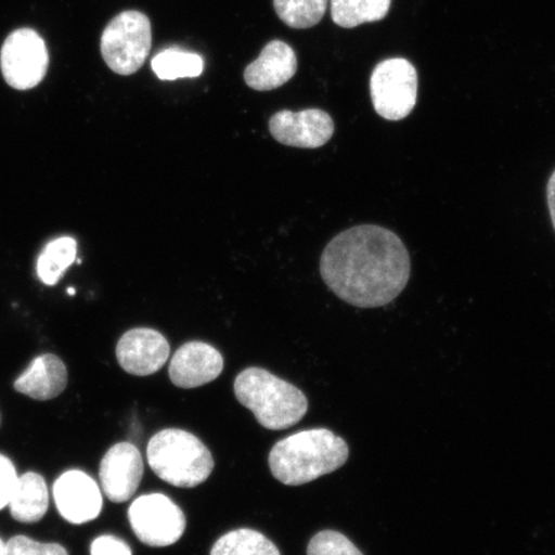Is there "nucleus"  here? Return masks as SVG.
Segmentation results:
<instances>
[{
    "label": "nucleus",
    "mask_w": 555,
    "mask_h": 555,
    "mask_svg": "<svg viewBox=\"0 0 555 555\" xmlns=\"http://www.w3.org/2000/svg\"><path fill=\"white\" fill-rule=\"evenodd\" d=\"M210 555H281V553L262 533L240 529L221 537L212 546Z\"/></svg>",
    "instance_id": "aec40b11"
},
{
    "label": "nucleus",
    "mask_w": 555,
    "mask_h": 555,
    "mask_svg": "<svg viewBox=\"0 0 555 555\" xmlns=\"http://www.w3.org/2000/svg\"><path fill=\"white\" fill-rule=\"evenodd\" d=\"M270 133L275 141L288 147L314 150L327 144L335 133V122L330 114L318 108L283 109L269 121Z\"/></svg>",
    "instance_id": "1a4fd4ad"
},
{
    "label": "nucleus",
    "mask_w": 555,
    "mask_h": 555,
    "mask_svg": "<svg viewBox=\"0 0 555 555\" xmlns=\"http://www.w3.org/2000/svg\"><path fill=\"white\" fill-rule=\"evenodd\" d=\"M371 96L374 109L385 120L400 121L411 115L418 99V74L412 62H379L371 76Z\"/></svg>",
    "instance_id": "423d86ee"
},
{
    "label": "nucleus",
    "mask_w": 555,
    "mask_h": 555,
    "mask_svg": "<svg viewBox=\"0 0 555 555\" xmlns=\"http://www.w3.org/2000/svg\"><path fill=\"white\" fill-rule=\"evenodd\" d=\"M78 254V243L73 237L53 240L44 247L38 259L37 272L46 286H55L73 266Z\"/></svg>",
    "instance_id": "a211bd4d"
},
{
    "label": "nucleus",
    "mask_w": 555,
    "mask_h": 555,
    "mask_svg": "<svg viewBox=\"0 0 555 555\" xmlns=\"http://www.w3.org/2000/svg\"><path fill=\"white\" fill-rule=\"evenodd\" d=\"M223 367L224 359L215 347L193 341L179 347L172 357L169 374L173 385L196 388L217 379Z\"/></svg>",
    "instance_id": "ddd939ff"
},
{
    "label": "nucleus",
    "mask_w": 555,
    "mask_h": 555,
    "mask_svg": "<svg viewBox=\"0 0 555 555\" xmlns=\"http://www.w3.org/2000/svg\"><path fill=\"white\" fill-rule=\"evenodd\" d=\"M128 517L137 538L149 546L176 544L186 526L183 511L163 494L138 498L130 505Z\"/></svg>",
    "instance_id": "6e6552de"
},
{
    "label": "nucleus",
    "mask_w": 555,
    "mask_h": 555,
    "mask_svg": "<svg viewBox=\"0 0 555 555\" xmlns=\"http://www.w3.org/2000/svg\"><path fill=\"white\" fill-rule=\"evenodd\" d=\"M170 345L162 333L150 328L130 330L116 346L117 362L133 376L157 373L168 362Z\"/></svg>",
    "instance_id": "f8f14e48"
},
{
    "label": "nucleus",
    "mask_w": 555,
    "mask_h": 555,
    "mask_svg": "<svg viewBox=\"0 0 555 555\" xmlns=\"http://www.w3.org/2000/svg\"><path fill=\"white\" fill-rule=\"evenodd\" d=\"M67 370L64 362L53 353L34 359L27 370L16 379L15 390L35 400L57 398L67 386Z\"/></svg>",
    "instance_id": "2eb2a0df"
},
{
    "label": "nucleus",
    "mask_w": 555,
    "mask_h": 555,
    "mask_svg": "<svg viewBox=\"0 0 555 555\" xmlns=\"http://www.w3.org/2000/svg\"><path fill=\"white\" fill-rule=\"evenodd\" d=\"M152 48L151 21L139 11H124L109 21L101 38L104 62L114 73L129 76L141 69Z\"/></svg>",
    "instance_id": "39448f33"
},
{
    "label": "nucleus",
    "mask_w": 555,
    "mask_h": 555,
    "mask_svg": "<svg viewBox=\"0 0 555 555\" xmlns=\"http://www.w3.org/2000/svg\"><path fill=\"white\" fill-rule=\"evenodd\" d=\"M349 460V447L330 429L301 431L276 442L269 467L278 481L301 486L341 468Z\"/></svg>",
    "instance_id": "f03ea898"
},
{
    "label": "nucleus",
    "mask_w": 555,
    "mask_h": 555,
    "mask_svg": "<svg viewBox=\"0 0 555 555\" xmlns=\"http://www.w3.org/2000/svg\"><path fill=\"white\" fill-rule=\"evenodd\" d=\"M411 255L400 240L379 225H358L339 233L325 247L321 274L343 301L360 309L386 307L405 289Z\"/></svg>",
    "instance_id": "f257e3e1"
},
{
    "label": "nucleus",
    "mask_w": 555,
    "mask_h": 555,
    "mask_svg": "<svg viewBox=\"0 0 555 555\" xmlns=\"http://www.w3.org/2000/svg\"><path fill=\"white\" fill-rule=\"evenodd\" d=\"M235 398L263 428L281 431L297 425L308 412V399L294 385L261 367H248L234 382Z\"/></svg>",
    "instance_id": "7ed1b4c3"
},
{
    "label": "nucleus",
    "mask_w": 555,
    "mask_h": 555,
    "mask_svg": "<svg viewBox=\"0 0 555 555\" xmlns=\"http://www.w3.org/2000/svg\"><path fill=\"white\" fill-rule=\"evenodd\" d=\"M204 59L199 54L180 48H169L152 60V68L157 78L166 81L198 78L204 73Z\"/></svg>",
    "instance_id": "6ab92c4d"
},
{
    "label": "nucleus",
    "mask_w": 555,
    "mask_h": 555,
    "mask_svg": "<svg viewBox=\"0 0 555 555\" xmlns=\"http://www.w3.org/2000/svg\"><path fill=\"white\" fill-rule=\"evenodd\" d=\"M547 206H550L551 219L555 231V170L552 173L546 189Z\"/></svg>",
    "instance_id": "a878e982"
},
{
    "label": "nucleus",
    "mask_w": 555,
    "mask_h": 555,
    "mask_svg": "<svg viewBox=\"0 0 555 555\" xmlns=\"http://www.w3.org/2000/svg\"><path fill=\"white\" fill-rule=\"evenodd\" d=\"M144 472L141 453L133 443L119 442L103 456L100 467L101 485L111 502L130 501L142 481Z\"/></svg>",
    "instance_id": "9b49d317"
},
{
    "label": "nucleus",
    "mask_w": 555,
    "mask_h": 555,
    "mask_svg": "<svg viewBox=\"0 0 555 555\" xmlns=\"http://www.w3.org/2000/svg\"><path fill=\"white\" fill-rule=\"evenodd\" d=\"M7 555H68L60 544L39 543L30 538L18 535L5 544Z\"/></svg>",
    "instance_id": "5701e85b"
},
{
    "label": "nucleus",
    "mask_w": 555,
    "mask_h": 555,
    "mask_svg": "<svg viewBox=\"0 0 555 555\" xmlns=\"http://www.w3.org/2000/svg\"><path fill=\"white\" fill-rule=\"evenodd\" d=\"M0 555H7L5 544L3 543L2 539H0Z\"/></svg>",
    "instance_id": "bb28decb"
},
{
    "label": "nucleus",
    "mask_w": 555,
    "mask_h": 555,
    "mask_svg": "<svg viewBox=\"0 0 555 555\" xmlns=\"http://www.w3.org/2000/svg\"><path fill=\"white\" fill-rule=\"evenodd\" d=\"M68 294L69 295H75V289L74 288L73 289H68Z\"/></svg>",
    "instance_id": "cd10ccee"
},
{
    "label": "nucleus",
    "mask_w": 555,
    "mask_h": 555,
    "mask_svg": "<svg viewBox=\"0 0 555 555\" xmlns=\"http://www.w3.org/2000/svg\"><path fill=\"white\" fill-rule=\"evenodd\" d=\"M298 67L296 53L282 40L270 41L260 57L245 69V81L258 92H269L286 85Z\"/></svg>",
    "instance_id": "4468645a"
},
{
    "label": "nucleus",
    "mask_w": 555,
    "mask_h": 555,
    "mask_svg": "<svg viewBox=\"0 0 555 555\" xmlns=\"http://www.w3.org/2000/svg\"><path fill=\"white\" fill-rule=\"evenodd\" d=\"M50 66L46 41L33 29H18L9 35L0 51V68L11 88L29 90L40 85Z\"/></svg>",
    "instance_id": "0eeeda50"
},
{
    "label": "nucleus",
    "mask_w": 555,
    "mask_h": 555,
    "mask_svg": "<svg viewBox=\"0 0 555 555\" xmlns=\"http://www.w3.org/2000/svg\"><path fill=\"white\" fill-rule=\"evenodd\" d=\"M18 481L17 470L10 457L0 454V509L9 506Z\"/></svg>",
    "instance_id": "b1692460"
},
{
    "label": "nucleus",
    "mask_w": 555,
    "mask_h": 555,
    "mask_svg": "<svg viewBox=\"0 0 555 555\" xmlns=\"http://www.w3.org/2000/svg\"><path fill=\"white\" fill-rule=\"evenodd\" d=\"M308 555H364L341 532L325 530L317 533L308 546Z\"/></svg>",
    "instance_id": "4be33fe9"
},
{
    "label": "nucleus",
    "mask_w": 555,
    "mask_h": 555,
    "mask_svg": "<svg viewBox=\"0 0 555 555\" xmlns=\"http://www.w3.org/2000/svg\"><path fill=\"white\" fill-rule=\"evenodd\" d=\"M53 498L67 522L82 525L101 515L103 501L99 485L82 470H67L53 485Z\"/></svg>",
    "instance_id": "9d476101"
},
{
    "label": "nucleus",
    "mask_w": 555,
    "mask_h": 555,
    "mask_svg": "<svg viewBox=\"0 0 555 555\" xmlns=\"http://www.w3.org/2000/svg\"><path fill=\"white\" fill-rule=\"evenodd\" d=\"M9 506L11 516L17 522H39L50 508V491L44 478L35 472H26L18 477Z\"/></svg>",
    "instance_id": "dca6fc26"
},
{
    "label": "nucleus",
    "mask_w": 555,
    "mask_h": 555,
    "mask_svg": "<svg viewBox=\"0 0 555 555\" xmlns=\"http://www.w3.org/2000/svg\"><path fill=\"white\" fill-rule=\"evenodd\" d=\"M90 555H133L130 546L119 538L103 535L90 545Z\"/></svg>",
    "instance_id": "393cba45"
},
{
    "label": "nucleus",
    "mask_w": 555,
    "mask_h": 555,
    "mask_svg": "<svg viewBox=\"0 0 555 555\" xmlns=\"http://www.w3.org/2000/svg\"><path fill=\"white\" fill-rule=\"evenodd\" d=\"M150 467L163 481L192 489L212 474L214 457L198 437L183 429H164L147 448Z\"/></svg>",
    "instance_id": "20e7f679"
},
{
    "label": "nucleus",
    "mask_w": 555,
    "mask_h": 555,
    "mask_svg": "<svg viewBox=\"0 0 555 555\" xmlns=\"http://www.w3.org/2000/svg\"><path fill=\"white\" fill-rule=\"evenodd\" d=\"M328 0H274V10L284 24L293 29H310L321 23Z\"/></svg>",
    "instance_id": "412c9836"
},
{
    "label": "nucleus",
    "mask_w": 555,
    "mask_h": 555,
    "mask_svg": "<svg viewBox=\"0 0 555 555\" xmlns=\"http://www.w3.org/2000/svg\"><path fill=\"white\" fill-rule=\"evenodd\" d=\"M391 2L392 0H331V15L336 25L353 29L384 20L390 11Z\"/></svg>",
    "instance_id": "f3484780"
}]
</instances>
